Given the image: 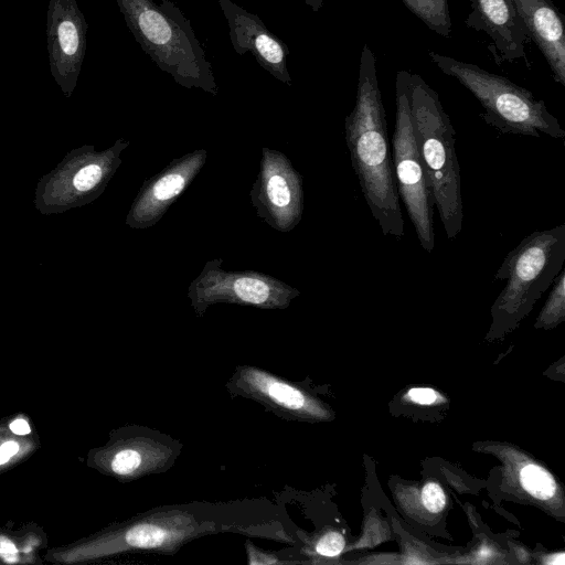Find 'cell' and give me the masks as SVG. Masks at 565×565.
<instances>
[{
  "label": "cell",
  "instance_id": "6da1fadb",
  "mask_svg": "<svg viewBox=\"0 0 565 565\" xmlns=\"http://www.w3.org/2000/svg\"><path fill=\"white\" fill-rule=\"evenodd\" d=\"M375 56L362 49L355 105L344 119L345 141L362 194L382 234L401 238L404 220L394 178Z\"/></svg>",
  "mask_w": 565,
  "mask_h": 565
},
{
  "label": "cell",
  "instance_id": "7a4b0ae2",
  "mask_svg": "<svg viewBox=\"0 0 565 565\" xmlns=\"http://www.w3.org/2000/svg\"><path fill=\"white\" fill-rule=\"evenodd\" d=\"M126 24L157 66L185 88L216 95L218 87L191 22L170 0H116Z\"/></svg>",
  "mask_w": 565,
  "mask_h": 565
},
{
  "label": "cell",
  "instance_id": "3957f363",
  "mask_svg": "<svg viewBox=\"0 0 565 565\" xmlns=\"http://www.w3.org/2000/svg\"><path fill=\"white\" fill-rule=\"evenodd\" d=\"M409 107L417 149L448 239L462 228L463 211L456 132L439 96L418 74L409 76Z\"/></svg>",
  "mask_w": 565,
  "mask_h": 565
},
{
  "label": "cell",
  "instance_id": "277c9868",
  "mask_svg": "<svg viewBox=\"0 0 565 565\" xmlns=\"http://www.w3.org/2000/svg\"><path fill=\"white\" fill-rule=\"evenodd\" d=\"M431 61L446 75L456 78L480 103L487 124L501 134L564 139L565 130L544 100L509 78L480 66L430 51Z\"/></svg>",
  "mask_w": 565,
  "mask_h": 565
},
{
  "label": "cell",
  "instance_id": "5b68a950",
  "mask_svg": "<svg viewBox=\"0 0 565 565\" xmlns=\"http://www.w3.org/2000/svg\"><path fill=\"white\" fill-rule=\"evenodd\" d=\"M564 262L565 224L525 236L494 274L495 281H505L492 307L495 318L514 321L531 310L551 287Z\"/></svg>",
  "mask_w": 565,
  "mask_h": 565
},
{
  "label": "cell",
  "instance_id": "8992f818",
  "mask_svg": "<svg viewBox=\"0 0 565 565\" xmlns=\"http://www.w3.org/2000/svg\"><path fill=\"white\" fill-rule=\"evenodd\" d=\"M129 143L119 138L103 151L84 145L67 152L39 180L33 200L35 209L43 215L60 214L95 201L121 164V153Z\"/></svg>",
  "mask_w": 565,
  "mask_h": 565
},
{
  "label": "cell",
  "instance_id": "52a82bcc",
  "mask_svg": "<svg viewBox=\"0 0 565 565\" xmlns=\"http://www.w3.org/2000/svg\"><path fill=\"white\" fill-rule=\"evenodd\" d=\"M408 71L397 72L396 116L392 137V160L398 196L403 200L420 246L431 253L435 248V203L417 149L409 107Z\"/></svg>",
  "mask_w": 565,
  "mask_h": 565
},
{
  "label": "cell",
  "instance_id": "ba28073f",
  "mask_svg": "<svg viewBox=\"0 0 565 565\" xmlns=\"http://www.w3.org/2000/svg\"><path fill=\"white\" fill-rule=\"evenodd\" d=\"M223 259L205 263L194 278L188 297L198 317L216 303L252 306L259 309H285L300 291L282 280L256 270H226Z\"/></svg>",
  "mask_w": 565,
  "mask_h": 565
},
{
  "label": "cell",
  "instance_id": "9c48e42d",
  "mask_svg": "<svg viewBox=\"0 0 565 565\" xmlns=\"http://www.w3.org/2000/svg\"><path fill=\"white\" fill-rule=\"evenodd\" d=\"M249 196L257 216L278 232L292 231L302 218V177L290 159L278 150L262 148L259 171Z\"/></svg>",
  "mask_w": 565,
  "mask_h": 565
},
{
  "label": "cell",
  "instance_id": "30bf717a",
  "mask_svg": "<svg viewBox=\"0 0 565 565\" xmlns=\"http://www.w3.org/2000/svg\"><path fill=\"white\" fill-rule=\"evenodd\" d=\"M88 24L76 0H50L46 36L51 74L71 97L86 51Z\"/></svg>",
  "mask_w": 565,
  "mask_h": 565
},
{
  "label": "cell",
  "instance_id": "8fae6325",
  "mask_svg": "<svg viewBox=\"0 0 565 565\" xmlns=\"http://www.w3.org/2000/svg\"><path fill=\"white\" fill-rule=\"evenodd\" d=\"M207 159L205 149H196L170 161L160 172L146 179L126 216V225L146 230L156 225L190 186Z\"/></svg>",
  "mask_w": 565,
  "mask_h": 565
},
{
  "label": "cell",
  "instance_id": "7c38bea8",
  "mask_svg": "<svg viewBox=\"0 0 565 565\" xmlns=\"http://www.w3.org/2000/svg\"><path fill=\"white\" fill-rule=\"evenodd\" d=\"M228 25V36L238 55L250 52L256 62L276 79L291 85L287 67L288 46L264 24L262 19L232 0H218Z\"/></svg>",
  "mask_w": 565,
  "mask_h": 565
},
{
  "label": "cell",
  "instance_id": "4fadbf2b",
  "mask_svg": "<svg viewBox=\"0 0 565 565\" xmlns=\"http://www.w3.org/2000/svg\"><path fill=\"white\" fill-rule=\"evenodd\" d=\"M472 11L466 19V25L482 31L491 39L488 46L494 62L524 61L531 67L525 54V44L530 40L526 28L511 0H468Z\"/></svg>",
  "mask_w": 565,
  "mask_h": 565
},
{
  "label": "cell",
  "instance_id": "5bb4252c",
  "mask_svg": "<svg viewBox=\"0 0 565 565\" xmlns=\"http://www.w3.org/2000/svg\"><path fill=\"white\" fill-rule=\"evenodd\" d=\"M232 388L288 418H322L324 412L300 387L254 366L238 367Z\"/></svg>",
  "mask_w": 565,
  "mask_h": 565
},
{
  "label": "cell",
  "instance_id": "9a60e30c",
  "mask_svg": "<svg viewBox=\"0 0 565 565\" xmlns=\"http://www.w3.org/2000/svg\"><path fill=\"white\" fill-rule=\"evenodd\" d=\"M554 81L565 86V25L552 0H511Z\"/></svg>",
  "mask_w": 565,
  "mask_h": 565
},
{
  "label": "cell",
  "instance_id": "2e32d148",
  "mask_svg": "<svg viewBox=\"0 0 565 565\" xmlns=\"http://www.w3.org/2000/svg\"><path fill=\"white\" fill-rule=\"evenodd\" d=\"M175 449L171 443L146 434L118 449L111 458L110 469L120 477H142L157 472L173 462Z\"/></svg>",
  "mask_w": 565,
  "mask_h": 565
},
{
  "label": "cell",
  "instance_id": "e0dca14e",
  "mask_svg": "<svg viewBox=\"0 0 565 565\" xmlns=\"http://www.w3.org/2000/svg\"><path fill=\"white\" fill-rule=\"evenodd\" d=\"M405 7L438 35L450 38L452 23L447 0H402Z\"/></svg>",
  "mask_w": 565,
  "mask_h": 565
},
{
  "label": "cell",
  "instance_id": "ac0fdd59",
  "mask_svg": "<svg viewBox=\"0 0 565 565\" xmlns=\"http://www.w3.org/2000/svg\"><path fill=\"white\" fill-rule=\"evenodd\" d=\"M520 481L526 492L540 500L551 499L556 491L552 476L542 467L529 463L520 471Z\"/></svg>",
  "mask_w": 565,
  "mask_h": 565
},
{
  "label": "cell",
  "instance_id": "d6986e66",
  "mask_svg": "<svg viewBox=\"0 0 565 565\" xmlns=\"http://www.w3.org/2000/svg\"><path fill=\"white\" fill-rule=\"evenodd\" d=\"M547 300L539 317L541 324L553 326L564 318L565 313V269L562 268L551 285Z\"/></svg>",
  "mask_w": 565,
  "mask_h": 565
},
{
  "label": "cell",
  "instance_id": "ffe728a7",
  "mask_svg": "<svg viewBox=\"0 0 565 565\" xmlns=\"http://www.w3.org/2000/svg\"><path fill=\"white\" fill-rule=\"evenodd\" d=\"M344 545L345 541L341 533L329 531L318 539L315 551L320 556L337 557L343 551Z\"/></svg>",
  "mask_w": 565,
  "mask_h": 565
},
{
  "label": "cell",
  "instance_id": "44dd1931",
  "mask_svg": "<svg viewBox=\"0 0 565 565\" xmlns=\"http://www.w3.org/2000/svg\"><path fill=\"white\" fill-rule=\"evenodd\" d=\"M422 503L428 512L438 513L446 504V495L443 488L436 482H428L422 489Z\"/></svg>",
  "mask_w": 565,
  "mask_h": 565
},
{
  "label": "cell",
  "instance_id": "7402d4cb",
  "mask_svg": "<svg viewBox=\"0 0 565 565\" xmlns=\"http://www.w3.org/2000/svg\"><path fill=\"white\" fill-rule=\"evenodd\" d=\"M246 552L248 563L252 565L284 563L280 562L276 556L258 550L255 545L250 544L249 542H246Z\"/></svg>",
  "mask_w": 565,
  "mask_h": 565
},
{
  "label": "cell",
  "instance_id": "603a6c76",
  "mask_svg": "<svg viewBox=\"0 0 565 565\" xmlns=\"http://www.w3.org/2000/svg\"><path fill=\"white\" fill-rule=\"evenodd\" d=\"M408 397L417 404L429 405L437 399V394L428 387H414L409 390Z\"/></svg>",
  "mask_w": 565,
  "mask_h": 565
},
{
  "label": "cell",
  "instance_id": "cb8c5ba5",
  "mask_svg": "<svg viewBox=\"0 0 565 565\" xmlns=\"http://www.w3.org/2000/svg\"><path fill=\"white\" fill-rule=\"evenodd\" d=\"M17 548L7 537L0 536V556L7 562L17 561Z\"/></svg>",
  "mask_w": 565,
  "mask_h": 565
},
{
  "label": "cell",
  "instance_id": "d4e9b609",
  "mask_svg": "<svg viewBox=\"0 0 565 565\" xmlns=\"http://www.w3.org/2000/svg\"><path fill=\"white\" fill-rule=\"evenodd\" d=\"M19 450L15 441H6L0 446V465L7 462Z\"/></svg>",
  "mask_w": 565,
  "mask_h": 565
},
{
  "label": "cell",
  "instance_id": "484cf974",
  "mask_svg": "<svg viewBox=\"0 0 565 565\" xmlns=\"http://www.w3.org/2000/svg\"><path fill=\"white\" fill-rule=\"evenodd\" d=\"M10 429L17 435H26L30 433L29 424L24 419H15L10 424Z\"/></svg>",
  "mask_w": 565,
  "mask_h": 565
},
{
  "label": "cell",
  "instance_id": "4316f807",
  "mask_svg": "<svg viewBox=\"0 0 565 565\" xmlns=\"http://www.w3.org/2000/svg\"><path fill=\"white\" fill-rule=\"evenodd\" d=\"M305 3L315 12H318L322 6L323 0H305Z\"/></svg>",
  "mask_w": 565,
  "mask_h": 565
}]
</instances>
